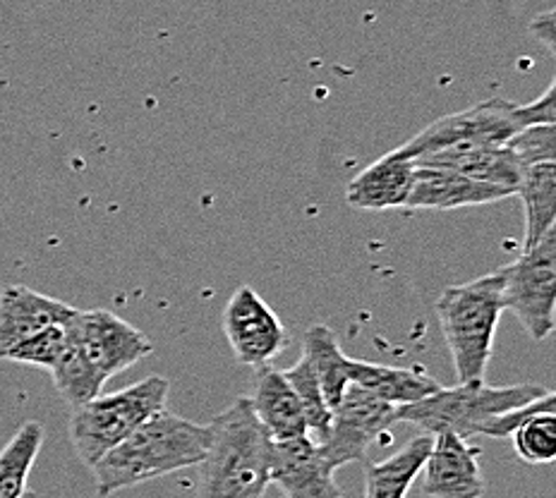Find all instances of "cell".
I'll use <instances>...</instances> for the list:
<instances>
[{"instance_id": "obj_1", "label": "cell", "mask_w": 556, "mask_h": 498, "mask_svg": "<svg viewBox=\"0 0 556 498\" xmlns=\"http://www.w3.org/2000/svg\"><path fill=\"white\" fill-rule=\"evenodd\" d=\"M208 424L161 410L103 456L91 474L97 494L109 498L144 482L200 465L208 446Z\"/></svg>"}, {"instance_id": "obj_2", "label": "cell", "mask_w": 556, "mask_h": 498, "mask_svg": "<svg viewBox=\"0 0 556 498\" xmlns=\"http://www.w3.org/2000/svg\"><path fill=\"white\" fill-rule=\"evenodd\" d=\"M197 498H264L271 484L274 442L240 396L208 424Z\"/></svg>"}, {"instance_id": "obj_3", "label": "cell", "mask_w": 556, "mask_h": 498, "mask_svg": "<svg viewBox=\"0 0 556 498\" xmlns=\"http://www.w3.org/2000/svg\"><path fill=\"white\" fill-rule=\"evenodd\" d=\"M504 311L500 269L468 283L448 285L437 297V317L458 384L484 381Z\"/></svg>"}, {"instance_id": "obj_4", "label": "cell", "mask_w": 556, "mask_h": 498, "mask_svg": "<svg viewBox=\"0 0 556 498\" xmlns=\"http://www.w3.org/2000/svg\"><path fill=\"white\" fill-rule=\"evenodd\" d=\"M547 391L538 384L490 386L484 381H470L454 388L442 386L432 396L396 408V422L420 426L430 436L454 432L460 438H470L480 436L484 424L496 414L523 408Z\"/></svg>"}, {"instance_id": "obj_5", "label": "cell", "mask_w": 556, "mask_h": 498, "mask_svg": "<svg viewBox=\"0 0 556 498\" xmlns=\"http://www.w3.org/2000/svg\"><path fill=\"white\" fill-rule=\"evenodd\" d=\"M170 381L147 376L109 396H97L70 414V442L77 458L91 470L97 462L130 436L149 417L166 410Z\"/></svg>"}, {"instance_id": "obj_6", "label": "cell", "mask_w": 556, "mask_h": 498, "mask_svg": "<svg viewBox=\"0 0 556 498\" xmlns=\"http://www.w3.org/2000/svg\"><path fill=\"white\" fill-rule=\"evenodd\" d=\"M500 273L504 307L532 341H547L556 327V228Z\"/></svg>"}, {"instance_id": "obj_7", "label": "cell", "mask_w": 556, "mask_h": 498, "mask_svg": "<svg viewBox=\"0 0 556 498\" xmlns=\"http://www.w3.org/2000/svg\"><path fill=\"white\" fill-rule=\"evenodd\" d=\"M523 130L516 118V103L492 97L475 106L444 115L417 132L408 142L393 149L399 156L415 161L451 146L470 144H506L516 132Z\"/></svg>"}, {"instance_id": "obj_8", "label": "cell", "mask_w": 556, "mask_h": 498, "mask_svg": "<svg viewBox=\"0 0 556 498\" xmlns=\"http://www.w3.org/2000/svg\"><path fill=\"white\" fill-rule=\"evenodd\" d=\"M65 331L67 341L106 379L154 353V343L144 331L109 309H75Z\"/></svg>"}, {"instance_id": "obj_9", "label": "cell", "mask_w": 556, "mask_h": 498, "mask_svg": "<svg viewBox=\"0 0 556 498\" xmlns=\"http://www.w3.org/2000/svg\"><path fill=\"white\" fill-rule=\"evenodd\" d=\"M391 424H396V405L351 384L333 408L329 434L319 442L321 456L336 472L351 462H365L369 446Z\"/></svg>"}, {"instance_id": "obj_10", "label": "cell", "mask_w": 556, "mask_h": 498, "mask_svg": "<svg viewBox=\"0 0 556 498\" xmlns=\"http://www.w3.org/2000/svg\"><path fill=\"white\" fill-rule=\"evenodd\" d=\"M222 327L236 360L252 369L269 367L291 343L283 321L250 285H240L228 299Z\"/></svg>"}, {"instance_id": "obj_11", "label": "cell", "mask_w": 556, "mask_h": 498, "mask_svg": "<svg viewBox=\"0 0 556 498\" xmlns=\"http://www.w3.org/2000/svg\"><path fill=\"white\" fill-rule=\"evenodd\" d=\"M482 450L454 432L432 436L425 460L422 491L430 498H482L484 474L480 468Z\"/></svg>"}, {"instance_id": "obj_12", "label": "cell", "mask_w": 556, "mask_h": 498, "mask_svg": "<svg viewBox=\"0 0 556 498\" xmlns=\"http://www.w3.org/2000/svg\"><path fill=\"white\" fill-rule=\"evenodd\" d=\"M271 484L286 498H341L336 470L321 456L319 444L307 436L274 444Z\"/></svg>"}, {"instance_id": "obj_13", "label": "cell", "mask_w": 556, "mask_h": 498, "mask_svg": "<svg viewBox=\"0 0 556 498\" xmlns=\"http://www.w3.org/2000/svg\"><path fill=\"white\" fill-rule=\"evenodd\" d=\"M514 196L511 190L475 180L456 170L415 166L413 188L403 208L415 212H454L466 206H484Z\"/></svg>"}, {"instance_id": "obj_14", "label": "cell", "mask_w": 556, "mask_h": 498, "mask_svg": "<svg viewBox=\"0 0 556 498\" xmlns=\"http://www.w3.org/2000/svg\"><path fill=\"white\" fill-rule=\"evenodd\" d=\"M75 307L31 291L27 285H8L0 293V357L22 341L55 323H67Z\"/></svg>"}, {"instance_id": "obj_15", "label": "cell", "mask_w": 556, "mask_h": 498, "mask_svg": "<svg viewBox=\"0 0 556 498\" xmlns=\"http://www.w3.org/2000/svg\"><path fill=\"white\" fill-rule=\"evenodd\" d=\"M413 161L399 156L396 152H389L348 182L345 200L351 206L363 208V212L403 208L413 188Z\"/></svg>"}, {"instance_id": "obj_16", "label": "cell", "mask_w": 556, "mask_h": 498, "mask_svg": "<svg viewBox=\"0 0 556 498\" xmlns=\"http://www.w3.org/2000/svg\"><path fill=\"white\" fill-rule=\"evenodd\" d=\"M248 398L254 417L274 444L293 442V438L309 434L303 405H300L283 372H276L271 367L257 369V384Z\"/></svg>"}, {"instance_id": "obj_17", "label": "cell", "mask_w": 556, "mask_h": 498, "mask_svg": "<svg viewBox=\"0 0 556 498\" xmlns=\"http://www.w3.org/2000/svg\"><path fill=\"white\" fill-rule=\"evenodd\" d=\"M415 166H430V168H446L463 173V176L500 184L516 192V184L520 178V166L516 156L508 152L506 144H470V146H451L442 152L415 158Z\"/></svg>"}, {"instance_id": "obj_18", "label": "cell", "mask_w": 556, "mask_h": 498, "mask_svg": "<svg viewBox=\"0 0 556 498\" xmlns=\"http://www.w3.org/2000/svg\"><path fill=\"white\" fill-rule=\"evenodd\" d=\"M348 376H351L353 386L372 393V396L396 405V408L422 400L442 388V384H437V379L420 372V369L389 367L379 362L353 360V357Z\"/></svg>"}, {"instance_id": "obj_19", "label": "cell", "mask_w": 556, "mask_h": 498, "mask_svg": "<svg viewBox=\"0 0 556 498\" xmlns=\"http://www.w3.org/2000/svg\"><path fill=\"white\" fill-rule=\"evenodd\" d=\"M432 436L420 434L381 462H365L363 498H405L430 454Z\"/></svg>"}, {"instance_id": "obj_20", "label": "cell", "mask_w": 556, "mask_h": 498, "mask_svg": "<svg viewBox=\"0 0 556 498\" xmlns=\"http://www.w3.org/2000/svg\"><path fill=\"white\" fill-rule=\"evenodd\" d=\"M526 212L523 252L535 247L556 224V164L542 161L520 170L516 192Z\"/></svg>"}, {"instance_id": "obj_21", "label": "cell", "mask_w": 556, "mask_h": 498, "mask_svg": "<svg viewBox=\"0 0 556 498\" xmlns=\"http://www.w3.org/2000/svg\"><path fill=\"white\" fill-rule=\"evenodd\" d=\"M303 357L315 369L324 398H327V405L333 410L343 398L345 388L351 386V376H348L351 357L343 353L336 333L329 327H324V323H315V327L305 331Z\"/></svg>"}, {"instance_id": "obj_22", "label": "cell", "mask_w": 556, "mask_h": 498, "mask_svg": "<svg viewBox=\"0 0 556 498\" xmlns=\"http://www.w3.org/2000/svg\"><path fill=\"white\" fill-rule=\"evenodd\" d=\"M43 424L25 422L0 450V498H22L27 494V480L43 446Z\"/></svg>"}, {"instance_id": "obj_23", "label": "cell", "mask_w": 556, "mask_h": 498, "mask_svg": "<svg viewBox=\"0 0 556 498\" xmlns=\"http://www.w3.org/2000/svg\"><path fill=\"white\" fill-rule=\"evenodd\" d=\"M51 376L55 391L61 393L63 400L73 410L101 396V391L109 381L70 341L65 345L61 360L51 369Z\"/></svg>"}, {"instance_id": "obj_24", "label": "cell", "mask_w": 556, "mask_h": 498, "mask_svg": "<svg viewBox=\"0 0 556 498\" xmlns=\"http://www.w3.org/2000/svg\"><path fill=\"white\" fill-rule=\"evenodd\" d=\"M508 438L516 456L528 465H549L556 458V408L532 412Z\"/></svg>"}, {"instance_id": "obj_25", "label": "cell", "mask_w": 556, "mask_h": 498, "mask_svg": "<svg viewBox=\"0 0 556 498\" xmlns=\"http://www.w3.org/2000/svg\"><path fill=\"white\" fill-rule=\"evenodd\" d=\"M283 376L295 391L300 405H303L309 436L315 438L317 444L324 442V436L329 434L333 410L327 405V398H324L315 369H312V365L300 355V360L291 369H286Z\"/></svg>"}, {"instance_id": "obj_26", "label": "cell", "mask_w": 556, "mask_h": 498, "mask_svg": "<svg viewBox=\"0 0 556 498\" xmlns=\"http://www.w3.org/2000/svg\"><path fill=\"white\" fill-rule=\"evenodd\" d=\"M67 345V331L65 323H55V327L43 329L34 333L31 339L17 343L13 350H8L0 360L25 365V367H39V369H51L55 362L61 360V355Z\"/></svg>"}, {"instance_id": "obj_27", "label": "cell", "mask_w": 556, "mask_h": 498, "mask_svg": "<svg viewBox=\"0 0 556 498\" xmlns=\"http://www.w3.org/2000/svg\"><path fill=\"white\" fill-rule=\"evenodd\" d=\"M506 149L518 161L520 170L542 161L556 158V127L554 125H530L516 132L506 142Z\"/></svg>"}, {"instance_id": "obj_28", "label": "cell", "mask_w": 556, "mask_h": 498, "mask_svg": "<svg viewBox=\"0 0 556 498\" xmlns=\"http://www.w3.org/2000/svg\"><path fill=\"white\" fill-rule=\"evenodd\" d=\"M516 118L520 127L554 125L556 123V82L552 79L544 94L530 103H516Z\"/></svg>"}, {"instance_id": "obj_29", "label": "cell", "mask_w": 556, "mask_h": 498, "mask_svg": "<svg viewBox=\"0 0 556 498\" xmlns=\"http://www.w3.org/2000/svg\"><path fill=\"white\" fill-rule=\"evenodd\" d=\"M554 25H556L554 10H544V13H540L538 17H532L530 25H528V31L544 46V49H547L549 55H556V31H554Z\"/></svg>"}, {"instance_id": "obj_30", "label": "cell", "mask_w": 556, "mask_h": 498, "mask_svg": "<svg viewBox=\"0 0 556 498\" xmlns=\"http://www.w3.org/2000/svg\"><path fill=\"white\" fill-rule=\"evenodd\" d=\"M22 498H37V494H31V491H27L25 496H22Z\"/></svg>"}]
</instances>
